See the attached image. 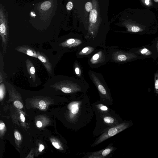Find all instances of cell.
Here are the masks:
<instances>
[{
	"label": "cell",
	"instance_id": "6da1fadb",
	"mask_svg": "<svg viewBox=\"0 0 158 158\" xmlns=\"http://www.w3.org/2000/svg\"><path fill=\"white\" fill-rule=\"evenodd\" d=\"M66 94H73L85 91L88 87L80 79L73 77L57 82L51 86Z\"/></svg>",
	"mask_w": 158,
	"mask_h": 158
},
{
	"label": "cell",
	"instance_id": "7a4b0ae2",
	"mask_svg": "<svg viewBox=\"0 0 158 158\" xmlns=\"http://www.w3.org/2000/svg\"><path fill=\"white\" fill-rule=\"evenodd\" d=\"M110 61L119 64L125 63L136 59L137 56L134 53L118 48V46H107Z\"/></svg>",
	"mask_w": 158,
	"mask_h": 158
},
{
	"label": "cell",
	"instance_id": "3957f363",
	"mask_svg": "<svg viewBox=\"0 0 158 158\" xmlns=\"http://www.w3.org/2000/svg\"><path fill=\"white\" fill-rule=\"evenodd\" d=\"M91 81L94 84L101 96L109 99L110 90L103 76L100 73L90 70L88 73Z\"/></svg>",
	"mask_w": 158,
	"mask_h": 158
},
{
	"label": "cell",
	"instance_id": "277c9868",
	"mask_svg": "<svg viewBox=\"0 0 158 158\" xmlns=\"http://www.w3.org/2000/svg\"><path fill=\"white\" fill-rule=\"evenodd\" d=\"M106 48H98L95 52L88 58L87 63L89 67L93 69L98 68L106 64L110 61Z\"/></svg>",
	"mask_w": 158,
	"mask_h": 158
},
{
	"label": "cell",
	"instance_id": "5b68a950",
	"mask_svg": "<svg viewBox=\"0 0 158 158\" xmlns=\"http://www.w3.org/2000/svg\"><path fill=\"white\" fill-rule=\"evenodd\" d=\"M87 44L83 35L77 33L66 39L59 45L69 51L76 52Z\"/></svg>",
	"mask_w": 158,
	"mask_h": 158
},
{
	"label": "cell",
	"instance_id": "8992f818",
	"mask_svg": "<svg viewBox=\"0 0 158 158\" xmlns=\"http://www.w3.org/2000/svg\"><path fill=\"white\" fill-rule=\"evenodd\" d=\"M131 123H123L110 128L103 133L92 145L96 146L106 139L122 131L131 126Z\"/></svg>",
	"mask_w": 158,
	"mask_h": 158
},
{
	"label": "cell",
	"instance_id": "52a82bcc",
	"mask_svg": "<svg viewBox=\"0 0 158 158\" xmlns=\"http://www.w3.org/2000/svg\"><path fill=\"white\" fill-rule=\"evenodd\" d=\"M3 12L1 8L0 34L1 38L2 46L3 51L5 52L8 43V26Z\"/></svg>",
	"mask_w": 158,
	"mask_h": 158
},
{
	"label": "cell",
	"instance_id": "ba28073f",
	"mask_svg": "<svg viewBox=\"0 0 158 158\" xmlns=\"http://www.w3.org/2000/svg\"><path fill=\"white\" fill-rule=\"evenodd\" d=\"M98 48L97 46L87 44L76 51V55L77 58L78 59L88 58L95 52Z\"/></svg>",
	"mask_w": 158,
	"mask_h": 158
},
{
	"label": "cell",
	"instance_id": "9c48e42d",
	"mask_svg": "<svg viewBox=\"0 0 158 158\" xmlns=\"http://www.w3.org/2000/svg\"><path fill=\"white\" fill-rule=\"evenodd\" d=\"M15 50L19 52L24 53L29 56L38 58L37 52L33 48L26 45L19 46L15 48Z\"/></svg>",
	"mask_w": 158,
	"mask_h": 158
},
{
	"label": "cell",
	"instance_id": "30bf717a",
	"mask_svg": "<svg viewBox=\"0 0 158 158\" xmlns=\"http://www.w3.org/2000/svg\"><path fill=\"white\" fill-rule=\"evenodd\" d=\"M73 69L77 78L81 80L86 86L88 87V84L84 78L82 67L77 60H75L74 62Z\"/></svg>",
	"mask_w": 158,
	"mask_h": 158
},
{
	"label": "cell",
	"instance_id": "8fae6325",
	"mask_svg": "<svg viewBox=\"0 0 158 158\" xmlns=\"http://www.w3.org/2000/svg\"><path fill=\"white\" fill-rule=\"evenodd\" d=\"M32 104L34 107L42 110H46L50 103V102L44 98L33 100Z\"/></svg>",
	"mask_w": 158,
	"mask_h": 158
},
{
	"label": "cell",
	"instance_id": "7c38bea8",
	"mask_svg": "<svg viewBox=\"0 0 158 158\" xmlns=\"http://www.w3.org/2000/svg\"><path fill=\"white\" fill-rule=\"evenodd\" d=\"M37 55L38 58L43 64L48 72L52 73V66L47 56L44 53L38 51Z\"/></svg>",
	"mask_w": 158,
	"mask_h": 158
},
{
	"label": "cell",
	"instance_id": "4fadbf2b",
	"mask_svg": "<svg viewBox=\"0 0 158 158\" xmlns=\"http://www.w3.org/2000/svg\"><path fill=\"white\" fill-rule=\"evenodd\" d=\"M113 150V148H108L99 151L93 152L89 158L105 157L110 154Z\"/></svg>",
	"mask_w": 158,
	"mask_h": 158
},
{
	"label": "cell",
	"instance_id": "5bb4252c",
	"mask_svg": "<svg viewBox=\"0 0 158 158\" xmlns=\"http://www.w3.org/2000/svg\"><path fill=\"white\" fill-rule=\"evenodd\" d=\"M26 63L28 73L32 77L33 81L35 82L36 80L35 68L32 62L30 60L27 59L26 61Z\"/></svg>",
	"mask_w": 158,
	"mask_h": 158
},
{
	"label": "cell",
	"instance_id": "9a60e30c",
	"mask_svg": "<svg viewBox=\"0 0 158 158\" xmlns=\"http://www.w3.org/2000/svg\"><path fill=\"white\" fill-rule=\"evenodd\" d=\"M49 123V120L44 117H39L36 121V125L38 128H41L46 125Z\"/></svg>",
	"mask_w": 158,
	"mask_h": 158
},
{
	"label": "cell",
	"instance_id": "2e32d148",
	"mask_svg": "<svg viewBox=\"0 0 158 158\" xmlns=\"http://www.w3.org/2000/svg\"><path fill=\"white\" fill-rule=\"evenodd\" d=\"M125 26L127 29V31L132 32H137L143 31V29L135 25L126 24Z\"/></svg>",
	"mask_w": 158,
	"mask_h": 158
},
{
	"label": "cell",
	"instance_id": "e0dca14e",
	"mask_svg": "<svg viewBox=\"0 0 158 158\" xmlns=\"http://www.w3.org/2000/svg\"><path fill=\"white\" fill-rule=\"evenodd\" d=\"M154 92L158 98V72L154 74Z\"/></svg>",
	"mask_w": 158,
	"mask_h": 158
},
{
	"label": "cell",
	"instance_id": "ac0fdd59",
	"mask_svg": "<svg viewBox=\"0 0 158 158\" xmlns=\"http://www.w3.org/2000/svg\"><path fill=\"white\" fill-rule=\"evenodd\" d=\"M50 140L52 145L56 148L59 150L63 149L61 144L58 140L54 138H51Z\"/></svg>",
	"mask_w": 158,
	"mask_h": 158
},
{
	"label": "cell",
	"instance_id": "d6986e66",
	"mask_svg": "<svg viewBox=\"0 0 158 158\" xmlns=\"http://www.w3.org/2000/svg\"><path fill=\"white\" fill-rule=\"evenodd\" d=\"M51 5V3L50 2L46 1L41 4V8L43 10H46L50 8Z\"/></svg>",
	"mask_w": 158,
	"mask_h": 158
},
{
	"label": "cell",
	"instance_id": "ffe728a7",
	"mask_svg": "<svg viewBox=\"0 0 158 158\" xmlns=\"http://www.w3.org/2000/svg\"><path fill=\"white\" fill-rule=\"evenodd\" d=\"M6 93L5 87L3 83H1L0 85V101L3 98Z\"/></svg>",
	"mask_w": 158,
	"mask_h": 158
},
{
	"label": "cell",
	"instance_id": "44dd1931",
	"mask_svg": "<svg viewBox=\"0 0 158 158\" xmlns=\"http://www.w3.org/2000/svg\"><path fill=\"white\" fill-rule=\"evenodd\" d=\"M104 122L108 124H113L115 120L114 118L109 116H106L103 117V118Z\"/></svg>",
	"mask_w": 158,
	"mask_h": 158
},
{
	"label": "cell",
	"instance_id": "7402d4cb",
	"mask_svg": "<svg viewBox=\"0 0 158 158\" xmlns=\"http://www.w3.org/2000/svg\"><path fill=\"white\" fill-rule=\"evenodd\" d=\"M72 106L71 110L72 113L73 114H77L79 110L78 104L77 103H74Z\"/></svg>",
	"mask_w": 158,
	"mask_h": 158
},
{
	"label": "cell",
	"instance_id": "603a6c76",
	"mask_svg": "<svg viewBox=\"0 0 158 158\" xmlns=\"http://www.w3.org/2000/svg\"><path fill=\"white\" fill-rule=\"evenodd\" d=\"M93 5L90 2H87L85 5V10L87 12H90L93 9Z\"/></svg>",
	"mask_w": 158,
	"mask_h": 158
},
{
	"label": "cell",
	"instance_id": "cb8c5ba5",
	"mask_svg": "<svg viewBox=\"0 0 158 158\" xmlns=\"http://www.w3.org/2000/svg\"><path fill=\"white\" fill-rule=\"evenodd\" d=\"M139 51L140 54L143 55L148 56L151 55V52L147 48H144L141 49Z\"/></svg>",
	"mask_w": 158,
	"mask_h": 158
},
{
	"label": "cell",
	"instance_id": "d4e9b609",
	"mask_svg": "<svg viewBox=\"0 0 158 158\" xmlns=\"http://www.w3.org/2000/svg\"><path fill=\"white\" fill-rule=\"evenodd\" d=\"M14 106L17 108L21 109L23 107V105L22 103L19 100H16L14 102Z\"/></svg>",
	"mask_w": 158,
	"mask_h": 158
},
{
	"label": "cell",
	"instance_id": "484cf974",
	"mask_svg": "<svg viewBox=\"0 0 158 158\" xmlns=\"http://www.w3.org/2000/svg\"><path fill=\"white\" fill-rule=\"evenodd\" d=\"M14 136L15 140L18 141V143L19 142L21 141L22 139V136L17 131H16L14 132Z\"/></svg>",
	"mask_w": 158,
	"mask_h": 158
},
{
	"label": "cell",
	"instance_id": "4316f807",
	"mask_svg": "<svg viewBox=\"0 0 158 158\" xmlns=\"http://www.w3.org/2000/svg\"><path fill=\"white\" fill-rule=\"evenodd\" d=\"M6 129L5 125L4 123L2 122H1L0 124V136H1L5 132Z\"/></svg>",
	"mask_w": 158,
	"mask_h": 158
},
{
	"label": "cell",
	"instance_id": "83f0119b",
	"mask_svg": "<svg viewBox=\"0 0 158 158\" xmlns=\"http://www.w3.org/2000/svg\"><path fill=\"white\" fill-rule=\"evenodd\" d=\"M98 106V109L101 111H106L108 110L107 107L102 104H99Z\"/></svg>",
	"mask_w": 158,
	"mask_h": 158
},
{
	"label": "cell",
	"instance_id": "f1b7e54d",
	"mask_svg": "<svg viewBox=\"0 0 158 158\" xmlns=\"http://www.w3.org/2000/svg\"><path fill=\"white\" fill-rule=\"evenodd\" d=\"M73 7V3L69 1L68 2L66 5V9L69 10H70L72 9Z\"/></svg>",
	"mask_w": 158,
	"mask_h": 158
},
{
	"label": "cell",
	"instance_id": "f546056e",
	"mask_svg": "<svg viewBox=\"0 0 158 158\" xmlns=\"http://www.w3.org/2000/svg\"><path fill=\"white\" fill-rule=\"evenodd\" d=\"M143 3V2L145 5L149 6L150 5V0H142Z\"/></svg>",
	"mask_w": 158,
	"mask_h": 158
},
{
	"label": "cell",
	"instance_id": "4dcf8cb0",
	"mask_svg": "<svg viewBox=\"0 0 158 158\" xmlns=\"http://www.w3.org/2000/svg\"><path fill=\"white\" fill-rule=\"evenodd\" d=\"M44 149V146L42 144H40L39 146V151L40 152H41Z\"/></svg>",
	"mask_w": 158,
	"mask_h": 158
},
{
	"label": "cell",
	"instance_id": "1f68e13d",
	"mask_svg": "<svg viewBox=\"0 0 158 158\" xmlns=\"http://www.w3.org/2000/svg\"><path fill=\"white\" fill-rule=\"evenodd\" d=\"M3 81V76L1 73H0V83H2Z\"/></svg>",
	"mask_w": 158,
	"mask_h": 158
},
{
	"label": "cell",
	"instance_id": "d6a6232c",
	"mask_svg": "<svg viewBox=\"0 0 158 158\" xmlns=\"http://www.w3.org/2000/svg\"><path fill=\"white\" fill-rule=\"evenodd\" d=\"M156 47H157V51H158V41L157 43Z\"/></svg>",
	"mask_w": 158,
	"mask_h": 158
},
{
	"label": "cell",
	"instance_id": "836d02e7",
	"mask_svg": "<svg viewBox=\"0 0 158 158\" xmlns=\"http://www.w3.org/2000/svg\"><path fill=\"white\" fill-rule=\"evenodd\" d=\"M155 1H158V0H156Z\"/></svg>",
	"mask_w": 158,
	"mask_h": 158
}]
</instances>
